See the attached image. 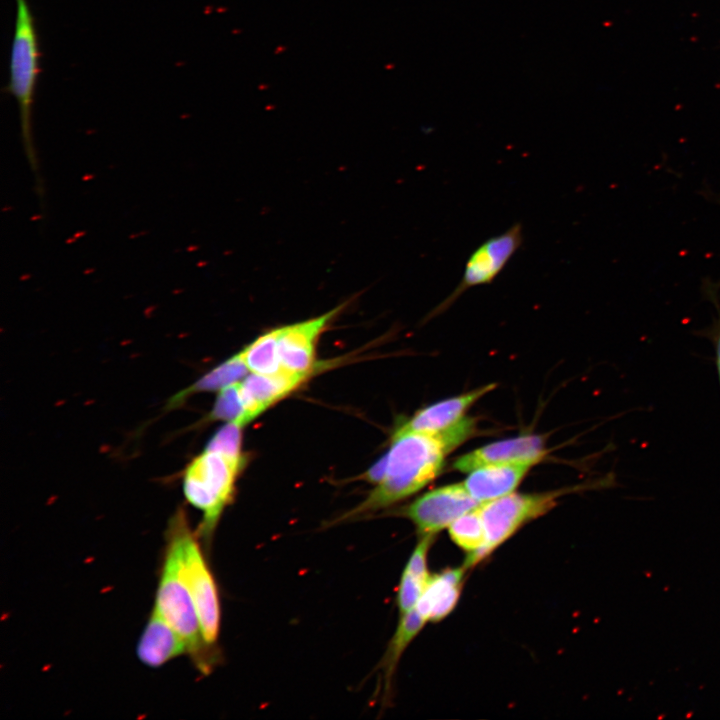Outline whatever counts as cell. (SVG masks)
I'll list each match as a JSON object with an SVG mask.
<instances>
[{
  "label": "cell",
  "instance_id": "cell-21",
  "mask_svg": "<svg viewBox=\"0 0 720 720\" xmlns=\"http://www.w3.org/2000/svg\"><path fill=\"white\" fill-rule=\"evenodd\" d=\"M700 291L703 299L713 304L716 316L712 318L710 325L694 331V334L709 340L713 345L720 384V279L713 280L710 277H704L701 280Z\"/></svg>",
  "mask_w": 720,
  "mask_h": 720
},
{
  "label": "cell",
  "instance_id": "cell-4",
  "mask_svg": "<svg viewBox=\"0 0 720 720\" xmlns=\"http://www.w3.org/2000/svg\"><path fill=\"white\" fill-rule=\"evenodd\" d=\"M39 47L34 17L27 0H16V17L10 53L9 91L19 108L24 152L34 173L36 190L43 195L32 136V107L39 73Z\"/></svg>",
  "mask_w": 720,
  "mask_h": 720
},
{
  "label": "cell",
  "instance_id": "cell-9",
  "mask_svg": "<svg viewBox=\"0 0 720 720\" xmlns=\"http://www.w3.org/2000/svg\"><path fill=\"white\" fill-rule=\"evenodd\" d=\"M343 307L340 305L320 316L277 327L281 370L313 374L315 347L319 336Z\"/></svg>",
  "mask_w": 720,
  "mask_h": 720
},
{
  "label": "cell",
  "instance_id": "cell-6",
  "mask_svg": "<svg viewBox=\"0 0 720 720\" xmlns=\"http://www.w3.org/2000/svg\"><path fill=\"white\" fill-rule=\"evenodd\" d=\"M575 489H561L540 493L512 492L479 505L486 531V543L482 550L463 566L468 569L489 556L521 527L549 512L561 495Z\"/></svg>",
  "mask_w": 720,
  "mask_h": 720
},
{
  "label": "cell",
  "instance_id": "cell-2",
  "mask_svg": "<svg viewBox=\"0 0 720 720\" xmlns=\"http://www.w3.org/2000/svg\"><path fill=\"white\" fill-rule=\"evenodd\" d=\"M165 539L153 607L185 640L188 656L194 666L201 673L207 674L216 663L217 655L202 636L196 608L182 569L178 529L172 518L168 522Z\"/></svg>",
  "mask_w": 720,
  "mask_h": 720
},
{
  "label": "cell",
  "instance_id": "cell-8",
  "mask_svg": "<svg viewBox=\"0 0 720 720\" xmlns=\"http://www.w3.org/2000/svg\"><path fill=\"white\" fill-rule=\"evenodd\" d=\"M479 505L463 483H454L424 493L399 510L398 514L414 524L420 537L435 536L458 517Z\"/></svg>",
  "mask_w": 720,
  "mask_h": 720
},
{
  "label": "cell",
  "instance_id": "cell-3",
  "mask_svg": "<svg viewBox=\"0 0 720 720\" xmlns=\"http://www.w3.org/2000/svg\"><path fill=\"white\" fill-rule=\"evenodd\" d=\"M245 463L243 454L205 448L183 472L186 501L202 512L196 534L208 550L222 513L232 501L236 480Z\"/></svg>",
  "mask_w": 720,
  "mask_h": 720
},
{
  "label": "cell",
  "instance_id": "cell-1",
  "mask_svg": "<svg viewBox=\"0 0 720 720\" xmlns=\"http://www.w3.org/2000/svg\"><path fill=\"white\" fill-rule=\"evenodd\" d=\"M475 431V419L465 417L437 433L393 435L392 445L384 455L383 478L362 502L339 520L379 511L415 494L439 475L446 455L472 437Z\"/></svg>",
  "mask_w": 720,
  "mask_h": 720
},
{
  "label": "cell",
  "instance_id": "cell-5",
  "mask_svg": "<svg viewBox=\"0 0 720 720\" xmlns=\"http://www.w3.org/2000/svg\"><path fill=\"white\" fill-rule=\"evenodd\" d=\"M171 518L178 529L182 569L196 608L202 636L207 645L214 648L221 623L216 581L201 550L200 540L189 526L184 508L178 507Z\"/></svg>",
  "mask_w": 720,
  "mask_h": 720
},
{
  "label": "cell",
  "instance_id": "cell-15",
  "mask_svg": "<svg viewBox=\"0 0 720 720\" xmlns=\"http://www.w3.org/2000/svg\"><path fill=\"white\" fill-rule=\"evenodd\" d=\"M465 570L462 565L431 575L415 607L427 622H438L455 608L462 589Z\"/></svg>",
  "mask_w": 720,
  "mask_h": 720
},
{
  "label": "cell",
  "instance_id": "cell-17",
  "mask_svg": "<svg viewBox=\"0 0 720 720\" xmlns=\"http://www.w3.org/2000/svg\"><path fill=\"white\" fill-rule=\"evenodd\" d=\"M248 371L240 353H237L210 370L192 385L173 395L169 399L167 407L172 409L182 405L194 393L219 392L223 388L241 381Z\"/></svg>",
  "mask_w": 720,
  "mask_h": 720
},
{
  "label": "cell",
  "instance_id": "cell-7",
  "mask_svg": "<svg viewBox=\"0 0 720 720\" xmlns=\"http://www.w3.org/2000/svg\"><path fill=\"white\" fill-rule=\"evenodd\" d=\"M523 241V226L517 222L504 232L482 242L469 255L458 285L431 315L447 310L468 289L492 283L522 246Z\"/></svg>",
  "mask_w": 720,
  "mask_h": 720
},
{
  "label": "cell",
  "instance_id": "cell-22",
  "mask_svg": "<svg viewBox=\"0 0 720 720\" xmlns=\"http://www.w3.org/2000/svg\"><path fill=\"white\" fill-rule=\"evenodd\" d=\"M239 382L219 391L213 409L208 415V420L234 422L243 427L244 405L239 390Z\"/></svg>",
  "mask_w": 720,
  "mask_h": 720
},
{
  "label": "cell",
  "instance_id": "cell-16",
  "mask_svg": "<svg viewBox=\"0 0 720 720\" xmlns=\"http://www.w3.org/2000/svg\"><path fill=\"white\" fill-rule=\"evenodd\" d=\"M434 536H422L402 572L397 591L400 615L414 609L431 577L427 566L429 549Z\"/></svg>",
  "mask_w": 720,
  "mask_h": 720
},
{
  "label": "cell",
  "instance_id": "cell-18",
  "mask_svg": "<svg viewBox=\"0 0 720 720\" xmlns=\"http://www.w3.org/2000/svg\"><path fill=\"white\" fill-rule=\"evenodd\" d=\"M426 623L427 621L422 617L416 608L400 615L398 626L392 636L381 663L385 676L386 689H389L391 678L403 652Z\"/></svg>",
  "mask_w": 720,
  "mask_h": 720
},
{
  "label": "cell",
  "instance_id": "cell-12",
  "mask_svg": "<svg viewBox=\"0 0 720 720\" xmlns=\"http://www.w3.org/2000/svg\"><path fill=\"white\" fill-rule=\"evenodd\" d=\"M494 388L495 384L484 385L427 406L399 426L393 435L408 432L437 433L446 430L465 418L468 409Z\"/></svg>",
  "mask_w": 720,
  "mask_h": 720
},
{
  "label": "cell",
  "instance_id": "cell-19",
  "mask_svg": "<svg viewBox=\"0 0 720 720\" xmlns=\"http://www.w3.org/2000/svg\"><path fill=\"white\" fill-rule=\"evenodd\" d=\"M239 353L252 373L274 374L281 371L278 329L274 328L260 335Z\"/></svg>",
  "mask_w": 720,
  "mask_h": 720
},
{
  "label": "cell",
  "instance_id": "cell-14",
  "mask_svg": "<svg viewBox=\"0 0 720 720\" xmlns=\"http://www.w3.org/2000/svg\"><path fill=\"white\" fill-rule=\"evenodd\" d=\"M532 466L527 462L482 466L469 472L463 485L473 499L483 504L514 492Z\"/></svg>",
  "mask_w": 720,
  "mask_h": 720
},
{
  "label": "cell",
  "instance_id": "cell-20",
  "mask_svg": "<svg viewBox=\"0 0 720 720\" xmlns=\"http://www.w3.org/2000/svg\"><path fill=\"white\" fill-rule=\"evenodd\" d=\"M452 541L467 552L465 560L478 554L486 543V531L479 506L454 520L448 527Z\"/></svg>",
  "mask_w": 720,
  "mask_h": 720
},
{
  "label": "cell",
  "instance_id": "cell-10",
  "mask_svg": "<svg viewBox=\"0 0 720 720\" xmlns=\"http://www.w3.org/2000/svg\"><path fill=\"white\" fill-rule=\"evenodd\" d=\"M546 456L543 437L523 435L487 444L458 457L452 464L453 468L469 473L479 467L527 462L533 465Z\"/></svg>",
  "mask_w": 720,
  "mask_h": 720
},
{
  "label": "cell",
  "instance_id": "cell-13",
  "mask_svg": "<svg viewBox=\"0 0 720 720\" xmlns=\"http://www.w3.org/2000/svg\"><path fill=\"white\" fill-rule=\"evenodd\" d=\"M140 662L159 668L171 660L187 655L188 647L181 635L153 607L136 645Z\"/></svg>",
  "mask_w": 720,
  "mask_h": 720
},
{
  "label": "cell",
  "instance_id": "cell-11",
  "mask_svg": "<svg viewBox=\"0 0 720 720\" xmlns=\"http://www.w3.org/2000/svg\"><path fill=\"white\" fill-rule=\"evenodd\" d=\"M309 376L287 371L274 374L246 375L239 382V390L244 405L243 426L262 414L269 407L288 396Z\"/></svg>",
  "mask_w": 720,
  "mask_h": 720
}]
</instances>
